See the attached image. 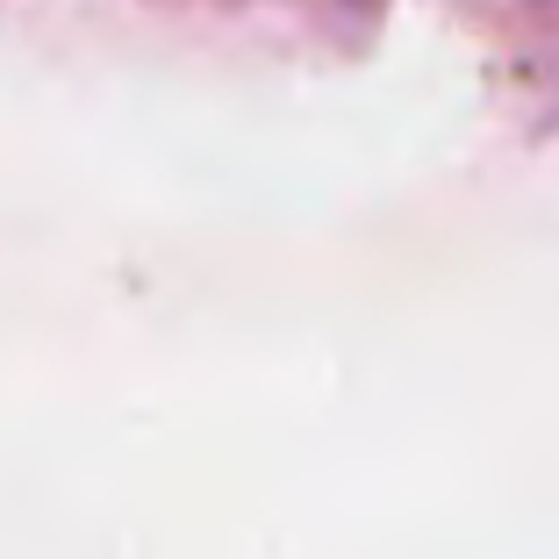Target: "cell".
<instances>
[{
	"label": "cell",
	"instance_id": "6da1fadb",
	"mask_svg": "<svg viewBox=\"0 0 559 559\" xmlns=\"http://www.w3.org/2000/svg\"><path fill=\"white\" fill-rule=\"evenodd\" d=\"M187 8H251V0H187ZM287 8H301V15L337 22L345 36H359V29H373V22H380L388 0H287Z\"/></svg>",
	"mask_w": 559,
	"mask_h": 559
}]
</instances>
